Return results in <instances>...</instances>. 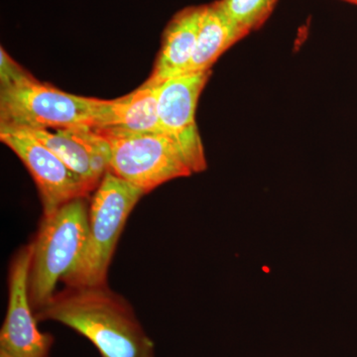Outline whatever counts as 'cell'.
<instances>
[{"instance_id":"7","label":"cell","mask_w":357,"mask_h":357,"mask_svg":"<svg viewBox=\"0 0 357 357\" xmlns=\"http://www.w3.org/2000/svg\"><path fill=\"white\" fill-rule=\"evenodd\" d=\"M211 76V70L171 77L160 84L159 128L172 138L194 174L206 169L203 141L196 122L199 96Z\"/></svg>"},{"instance_id":"1","label":"cell","mask_w":357,"mask_h":357,"mask_svg":"<svg viewBox=\"0 0 357 357\" xmlns=\"http://www.w3.org/2000/svg\"><path fill=\"white\" fill-rule=\"evenodd\" d=\"M35 316L38 321H57L79 333L102 357H155L153 340L130 303L109 284L65 286Z\"/></svg>"},{"instance_id":"8","label":"cell","mask_w":357,"mask_h":357,"mask_svg":"<svg viewBox=\"0 0 357 357\" xmlns=\"http://www.w3.org/2000/svg\"><path fill=\"white\" fill-rule=\"evenodd\" d=\"M32 243L14 255L8 272V305L0 331V349L14 357H50L53 335L40 332L28 293Z\"/></svg>"},{"instance_id":"6","label":"cell","mask_w":357,"mask_h":357,"mask_svg":"<svg viewBox=\"0 0 357 357\" xmlns=\"http://www.w3.org/2000/svg\"><path fill=\"white\" fill-rule=\"evenodd\" d=\"M0 140L17 155L38 189L43 217L64 204L89 198L96 188L69 168L51 150L23 129L0 126Z\"/></svg>"},{"instance_id":"16","label":"cell","mask_w":357,"mask_h":357,"mask_svg":"<svg viewBox=\"0 0 357 357\" xmlns=\"http://www.w3.org/2000/svg\"><path fill=\"white\" fill-rule=\"evenodd\" d=\"M342 1L349 2V3L354 4L357 6V0H342Z\"/></svg>"},{"instance_id":"10","label":"cell","mask_w":357,"mask_h":357,"mask_svg":"<svg viewBox=\"0 0 357 357\" xmlns=\"http://www.w3.org/2000/svg\"><path fill=\"white\" fill-rule=\"evenodd\" d=\"M160 84L144 83L128 95L105 100L102 119L96 128L129 133H161L158 116Z\"/></svg>"},{"instance_id":"15","label":"cell","mask_w":357,"mask_h":357,"mask_svg":"<svg viewBox=\"0 0 357 357\" xmlns=\"http://www.w3.org/2000/svg\"><path fill=\"white\" fill-rule=\"evenodd\" d=\"M0 357H14L13 356H11L10 354H8L6 351H4V349H0Z\"/></svg>"},{"instance_id":"14","label":"cell","mask_w":357,"mask_h":357,"mask_svg":"<svg viewBox=\"0 0 357 357\" xmlns=\"http://www.w3.org/2000/svg\"><path fill=\"white\" fill-rule=\"evenodd\" d=\"M34 77L16 63L3 48L0 49V88Z\"/></svg>"},{"instance_id":"9","label":"cell","mask_w":357,"mask_h":357,"mask_svg":"<svg viewBox=\"0 0 357 357\" xmlns=\"http://www.w3.org/2000/svg\"><path fill=\"white\" fill-rule=\"evenodd\" d=\"M203 13L204 6H188L169 21L153 70L145 83L160 84L184 72L196 48Z\"/></svg>"},{"instance_id":"2","label":"cell","mask_w":357,"mask_h":357,"mask_svg":"<svg viewBox=\"0 0 357 357\" xmlns=\"http://www.w3.org/2000/svg\"><path fill=\"white\" fill-rule=\"evenodd\" d=\"M86 199H74L49 217H42L31 241L33 253L28 275V293L34 312L50 301L58 282L81 260L89 237Z\"/></svg>"},{"instance_id":"11","label":"cell","mask_w":357,"mask_h":357,"mask_svg":"<svg viewBox=\"0 0 357 357\" xmlns=\"http://www.w3.org/2000/svg\"><path fill=\"white\" fill-rule=\"evenodd\" d=\"M248 35L227 17L218 0L213 3L206 4L199 24L196 48L189 65L181 75L211 70L213 65L225 51Z\"/></svg>"},{"instance_id":"5","label":"cell","mask_w":357,"mask_h":357,"mask_svg":"<svg viewBox=\"0 0 357 357\" xmlns=\"http://www.w3.org/2000/svg\"><path fill=\"white\" fill-rule=\"evenodd\" d=\"M93 130L109 144V171L145 195L169 181L194 174L177 144L166 134Z\"/></svg>"},{"instance_id":"12","label":"cell","mask_w":357,"mask_h":357,"mask_svg":"<svg viewBox=\"0 0 357 357\" xmlns=\"http://www.w3.org/2000/svg\"><path fill=\"white\" fill-rule=\"evenodd\" d=\"M40 143L51 150L58 158L84 181L98 188L107 169L100 165L88 151L83 143L67 130L24 129Z\"/></svg>"},{"instance_id":"13","label":"cell","mask_w":357,"mask_h":357,"mask_svg":"<svg viewBox=\"0 0 357 357\" xmlns=\"http://www.w3.org/2000/svg\"><path fill=\"white\" fill-rule=\"evenodd\" d=\"M279 0H218L234 24L248 34L257 31L269 20Z\"/></svg>"},{"instance_id":"4","label":"cell","mask_w":357,"mask_h":357,"mask_svg":"<svg viewBox=\"0 0 357 357\" xmlns=\"http://www.w3.org/2000/svg\"><path fill=\"white\" fill-rule=\"evenodd\" d=\"M105 100L65 93L32 77L0 88V126L93 129L100 124Z\"/></svg>"},{"instance_id":"3","label":"cell","mask_w":357,"mask_h":357,"mask_svg":"<svg viewBox=\"0 0 357 357\" xmlns=\"http://www.w3.org/2000/svg\"><path fill=\"white\" fill-rule=\"evenodd\" d=\"M145 192L107 171L89 203V237L77 266L63 278L68 287L109 284L115 249L133 208Z\"/></svg>"}]
</instances>
